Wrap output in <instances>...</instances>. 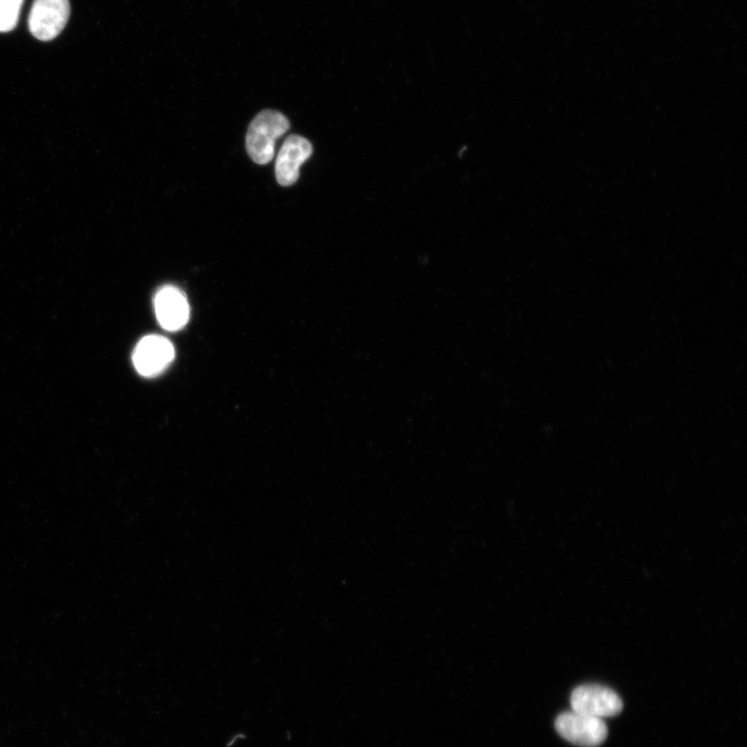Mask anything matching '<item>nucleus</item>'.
Here are the masks:
<instances>
[{"label": "nucleus", "instance_id": "7", "mask_svg": "<svg viewBox=\"0 0 747 747\" xmlns=\"http://www.w3.org/2000/svg\"><path fill=\"white\" fill-rule=\"evenodd\" d=\"M155 311L160 325L169 331L182 329L190 315L186 296L172 286L164 287L157 293Z\"/></svg>", "mask_w": 747, "mask_h": 747}, {"label": "nucleus", "instance_id": "2", "mask_svg": "<svg viewBox=\"0 0 747 747\" xmlns=\"http://www.w3.org/2000/svg\"><path fill=\"white\" fill-rule=\"evenodd\" d=\"M570 703L572 711L601 719L616 716L623 710V702L616 691L599 684L576 687Z\"/></svg>", "mask_w": 747, "mask_h": 747}, {"label": "nucleus", "instance_id": "1", "mask_svg": "<svg viewBox=\"0 0 747 747\" xmlns=\"http://www.w3.org/2000/svg\"><path fill=\"white\" fill-rule=\"evenodd\" d=\"M290 122L276 110H263L249 125L246 134V150L254 162L269 163L275 153V144L288 130Z\"/></svg>", "mask_w": 747, "mask_h": 747}, {"label": "nucleus", "instance_id": "8", "mask_svg": "<svg viewBox=\"0 0 747 747\" xmlns=\"http://www.w3.org/2000/svg\"><path fill=\"white\" fill-rule=\"evenodd\" d=\"M24 0H0V33L12 32L18 24Z\"/></svg>", "mask_w": 747, "mask_h": 747}, {"label": "nucleus", "instance_id": "3", "mask_svg": "<svg viewBox=\"0 0 747 747\" xmlns=\"http://www.w3.org/2000/svg\"><path fill=\"white\" fill-rule=\"evenodd\" d=\"M556 729L565 740L583 747L601 745L608 734L604 719L574 711L560 714Z\"/></svg>", "mask_w": 747, "mask_h": 747}, {"label": "nucleus", "instance_id": "6", "mask_svg": "<svg viewBox=\"0 0 747 747\" xmlns=\"http://www.w3.org/2000/svg\"><path fill=\"white\" fill-rule=\"evenodd\" d=\"M313 154V146L307 138L291 135L285 141L275 164L276 180L288 187L297 182L301 165Z\"/></svg>", "mask_w": 747, "mask_h": 747}, {"label": "nucleus", "instance_id": "5", "mask_svg": "<svg viewBox=\"0 0 747 747\" xmlns=\"http://www.w3.org/2000/svg\"><path fill=\"white\" fill-rule=\"evenodd\" d=\"M175 358L173 344L161 336H148L138 345L133 354V363L138 373L154 377L168 368Z\"/></svg>", "mask_w": 747, "mask_h": 747}, {"label": "nucleus", "instance_id": "4", "mask_svg": "<svg viewBox=\"0 0 747 747\" xmlns=\"http://www.w3.org/2000/svg\"><path fill=\"white\" fill-rule=\"evenodd\" d=\"M69 0H35L29 17L32 35L47 42L57 38L70 17Z\"/></svg>", "mask_w": 747, "mask_h": 747}]
</instances>
